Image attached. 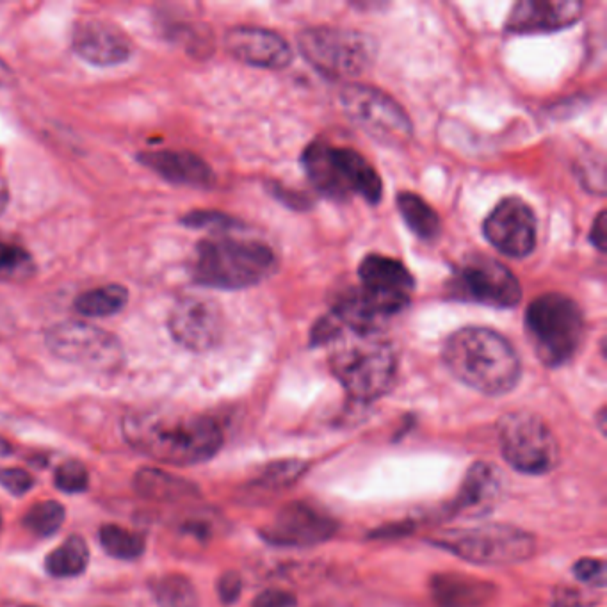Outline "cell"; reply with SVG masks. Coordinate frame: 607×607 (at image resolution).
I'll list each match as a JSON object with an SVG mask.
<instances>
[{"label": "cell", "instance_id": "1", "mask_svg": "<svg viewBox=\"0 0 607 607\" xmlns=\"http://www.w3.org/2000/svg\"><path fill=\"white\" fill-rule=\"evenodd\" d=\"M123 437L138 453L177 467L209 462L223 446L221 428L202 415L136 413L123 421Z\"/></svg>", "mask_w": 607, "mask_h": 607}, {"label": "cell", "instance_id": "2", "mask_svg": "<svg viewBox=\"0 0 607 607\" xmlns=\"http://www.w3.org/2000/svg\"><path fill=\"white\" fill-rule=\"evenodd\" d=\"M442 357L456 380L485 396H504L520 381L517 351L488 328L467 326L449 335Z\"/></svg>", "mask_w": 607, "mask_h": 607}, {"label": "cell", "instance_id": "3", "mask_svg": "<svg viewBox=\"0 0 607 607\" xmlns=\"http://www.w3.org/2000/svg\"><path fill=\"white\" fill-rule=\"evenodd\" d=\"M275 269V253L266 244L218 237L196 246L193 278L203 287L239 291L264 282Z\"/></svg>", "mask_w": 607, "mask_h": 607}, {"label": "cell", "instance_id": "4", "mask_svg": "<svg viewBox=\"0 0 607 607\" xmlns=\"http://www.w3.org/2000/svg\"><path fill=\"white\" fill-rule=\"evenodd\" d=\"M301 162L310 184L330 200L346 202L358 196L371 205L381 200L380 175L373 164L353 148L314 141L303 152Z\"/></svg>", "mask_w": 607, "mask_h": 607}, {"label": "cell", "instance_id": "5", "mask_svg": "<svg viewBox=\"0 0 607 607\" xmlns=\"http://www.w3.org/2000/svg\"><path fill=\"white\" fill-rule=\"evenodd\" d=\"M335 342L330 369L351 399L373 403L392 389L397 358L387 340L378 335H349Z\"/></svg>", "mask_w": 607, "mask_h": 607}, {"label": "cell", "instance_id": "6", "mask_svg": "<svg viewBox=\"0 0 607 607\" xmlns=\"http://www.w3.org/2000/svg\"><path fill=\"white\" fill-rule=\"evenodd\" d=\"M527 335L547 367H561L574 358L584 335V316L572 298L559 292L538 296L526 310Z\"/></svg>", "mask_w": 607, "mask_h": 607}, {"label": "cell", "instance_id": "7", "mask_svg": "<svg viewBox=\"0 0 607 607\" xmlns=\"http://www.w3.org/2000/svg\"><path fill=\"white\" fill-rule=\"evenodd\" d=\"M431 542L458 558L485 567L518 565L533 558L536 552L535 536L508 524L451 529Z\"/></svg>", "mask_w": 607, "mask_h": 607}, {"label": "cell", "instance_id": "8", "mask_svg": "<svg viewBox=\"0 0 607 607\" xmlns=\"http://www.w3.org/2000/svg\"><path fill=\"white\" fill-rule=\"evenodd\" d=\"M303 57L333 81H348L373 65L376 43L371 36L339 27H310L298 38Z\"/></svg>", "mask_w": 607, "mask_h": 607}, {"label": "cell", "instance_id": "9", "mask_svg": "<svg viewBox=\"0 0 607 607\" xmlns=\"http://www.w3.org/2000/svg\"><path fill=\"white\" fill-rule=\"evenodd\" d=\"M497 433L502 458L518 472L542 476L558 465V440L540 415L508 413L499 421Z\"/></svg>", "mask_w": 607, "mask_h": 607}, {"label": "cell", "instance_id": "10", "mask_svg": "<svg viewBox=\"0 0 607 607\" xmlns=\"http://www.w3.org/2000/svg\"><path fill=\"white\" fill-rule=\"evenodd\" d=\"M340 106L358 129L380 145L399 148L412 139L410 116L385 91L364 84H348L340 91Z\"/></svg>", "mask_w": 607, "mask_h": 607}, {"label": "cell", "instance_id": "11", "mask_svg": "<svg viewBox=\"0 0 607 607\" xmlns=\"http://www.w3.org/2000/svg\"><path fill=\"white\" fill-rule=\"evenodd\" d=\"M45 344L57 358L97 373H116L125 362L120 339L84 321L50 326L45 332Z\"/></svg>", "mask_w": 607, "mask_h": 607}, {"label": "cell", "instance_id": "12", "mask_svg": "<svg viewBox=\"0 0 607 607\" xmlns=\"http://www.w3.org/2000/svg\"><path fill=\"white\" fill-rule=\"evenodd\" d=\"M449 294L462 301H474L494 308L517 307L522 289L517 276L499 260L474 257L454 271Z\"/></svg>", "mask_w": 607, "mask_h": 607}, {"label": "cell", "instance_id": "13", "mask_svg": "<svg viewBox=\"0 0 607 607\" xmlns=\"http://www.w3.org/2000/svg\"><path fill=\"white\" fill-rule=\"evenodd\" d=\"M483 234L502 255L524 259L536 246L535 212L522 198H504L485 219Z\"/></svg>", "mask_w": 607, "mask_h": 607}, {"label": "cell", "instance_id": "14", "mask_svg": "<svg viewBox=\"0 0 607 607\" xmlns=\"http://www.w3.org/2000/svg\"><path fill=\"white\" fill-rule=\"evenodd\" d=\"M168 332L182 348L205 353L216 348L223 337V312L216 301L182 298L171 308Z\"/></svg>", "mask_w": 607, "mask_h": 607}, {"label": "cell", "instance_id": "15", "mask_svg": "<svg viewBox=\"0 0 607 607\" xmlns=\"http://www.w3.org/2000/svg\"><path fill=\"white\" fill-rule=\"evenodd\" d=\"M335 529V522L323 511L303 502H292L276 513L273 522L262 531V538L278 547L301 549L326 542Z\"/></svg>", "mask_w": 607, "mask_h": 607}, {"label": "cell", "instance_id": "16", "mask_svg": "<svg viewBox=\"0 0 607 607\" xmlns=\"http://www.w3.org/2000/svg\"><path fill=\"white\" fill-rule=\"evenodd\" d=\"M72 50L88 65L111 68L129 61L132 41L116 25L98 18H86L73 29Z\"/></svg>", "mask_w": 607, "mask_h": 607}, {"label": "cell", "instance_id": "17", "mask_svg": "<svg viewBox=\"0 0 607 607\" xmlns=\"http://www.w3.org/2000/svg\"><path fill=\"white\" fill-rule=\"evenodd\" d=\"M228 54L244 65L282 70L291 65L292 49L280 34L253 25H237L225 34Z\"/></svg>", "mask_w": 607, "mask_h": 607}, {"label": "cell", "instance_id": "18", "mask_svg": "<svg viewBox=\"0 0 607 607\" xmlns=\"http://www.w3.org/2000/svg\"><path fill=\"white\" fill-rule=\"evenodd\" d=\"M358 278L364 291L387 303L397 314L408 307L415 280L403 262L385 255H367L360 262Z\"/></svg>", "mask_w": 607, "mask_h": 607}, {"label": "cell", "instance_id": "19", "mask_svg": "<svg viewBox=\"0 0 607 607\" xmlns=\"http://www.w3.org/2000/svg\"><path fill=\"white\" fill-rule=\"evenodd\" d=\"M584 6L575 0H522L511 9L506 31L513 34H543L561 31L583 17Z\"/></svg>", "mask_w": 607, "mask_h": 607}, {"label": "cell", "instance_id": "20", "mask_svg": "<svg viewBox=\"0 0 607 607\" xmlns=\"http://www.w3.org/2000/svg\"><path fill=\"white\" fill-rule=\"evenodd\" d=\"M138 161L173 186L209 189L216 182V175L209 162L186 150L141 152L138 154Z\"/></svg>", "mask_w": 607, "mask_h": 607}, {"label": "cell", "instance_id": "21", "mask_svg": "<svg viewBox=\"0 0 607 607\" xmlns=\"http://www.w3.org/2000/svg\"><path fill=\"white\" fill-rule=\"evenodd\" d=\"M502 492L501 472L486 462H476L463 479L462 488L453 502L458 517H485L494 510Z\"/></svg>", "mask_w": 607, "mask_h": 607}, {"label": "cell", "instance_id": "22", "mask_svg": "<svg viewBox=\"0 0 607 607\" xmlns=\"http://www.w3.org/2000/svg\"><path fill=\"white\" fill-rule=\"evenodd\" d=\"M431 593L438 607H476L492 595V586L469 575H435Z\"/></svg>", "mask_w": 607, "mask_h": 607}, {"label": "cell", "instance_id": "23", "mask_svg": "<svg viewBox=\"0 0 607 607\" xmlns=\"http://www.w3.org/2000/svg\"><path fill=\"white\" fill-rule=\"evenodd\" d=\"M397 211L410 228L412 234L417 235L422 241H433L440 235V218L437 211L421 198L410 191H403L397 195Z\"/></svg>", "mask_w": 607, "mask_h": 607}, {"label": "cell", "instance_id": "24", "mask_svg": "<svg viewBox=\"0 0 607 607\" xmlns=\"http://www.w3.org/2000/svg\"><path fill=\"white\" fill-rule=\"evenodd\" d=\"M134 486L141 497L152 501H179L182 497L195 492L193 486L184 479L171 476L168 472L154 467L139 470L134 478Z\"/></svg>", "mask_w": 607, "mask_h": 607}, {"label": "cell", "instance_id": "25", "mask_svg": "<svg viewBox=\"0 0 607 607\" xmlns=\"http://www.w3.org/2000/svg\"><path fill=\"white\" fill-rule=\"evenodd\" d=\"M129 303V291L120 284H109L82 292L73 301L75 312L82 317H111L120 314Z\"/></svg>", "mask_w": 607, "mask_h": 607}, {"label": "cell", "instance_id": "26", "mask_svg": "<svg viewBox=\"0 0 607 607\" xmlns=\"http://www.w3.org/2000/svg\"><path fill=\"white\" fill-rule=\"evenodd\" d=\"M90 563V549L81 536H70L45 558V570L57 579L84 574Z\"/></svg>", "mask_w": 607, "mask_h": 607}, {"label": "cell", "instance_id": "27", "mask_svg": "<svg viewBox=\"0 0 607 607\" xmlns=\"http://www.w3.org/2000/svg\"><path fill=\"white\" fill-rule=\"evenodd\" d=\"M98 542L111 558L122 559V561L141 558L145 552L143 536L114 524L100 527Z\"/></svg>", "mask_w": 607, "mask_h": 607}, {"label": "cell", "instance_id": "28", "mask_svg": "<svg viewBox=\"0 0 607 607\" xmlns=\"http://www.w3.org/2000/svg\"><path fill=\"white\" fill-rule=\"evenodd\" d=\"M65 506L57 501H40L24 515L25 529L41 538L56 535L65 524Z\"/></svg>", "mask_w": 607, "mask_h": 607}, {"label": "cell", "instance_id": "29", "mask_svg": "<svg viewBox=\"0 0 607 607\" xmlns=\"http://www.w3.org/2000/svg\"><path fill=\"white\" fill-rule=\"evenodd\" d=\"M36 271L33 255L18 244L0 241V282H24Z\"/></svg>", "mask_w": 607, "mask_h": 607}, {"label": "cell", "instance_id": "30", "mask_svg": "<svg viewBox=\"0 0 607 607\" xmlns=\"http://www.w3.org/2000/svg\"><path fill=\"white\" fill-rule=\"evenodd\" d=\"M159 607H198L195 586L187 577L168 575L155 586Z\"/></svg>", "mask_w": 607, "mask_h": 607}, {"label": "cell", "instance_id": "31", "mask_svg": "<svg viewBox=\"0 0 607 607\" xmlns=\"http://www.w3.org/2000/svg\"><path fill=\"white\" fill-rule=\"evenodd\" d=\"M54 485L63 494H82L90 486V474L81 462H66L57 467Z\"/></svg>", "mask_w": 607, "mask_h": 607}, {"label": "cell", "instance_id": "32", "mask_svg": "<svg viewBox=\"0 0 607 607\" xmlns=\"http://www.w3.org/2000/svg\"><path fill=\"white\" fill-rule=\"evenodd\" d=\"M180 223L186 225V227L195 228V230L211 228V230H221V232L239 227L237 219L230 218L227 214L216 211L187 212L186 216H182V219H180Z\"/></svg>", "mask_w": 607, "mask_h": 607}, {"label": "cell", "instance_id": "33", "mask_svg": "<svg viewBox=\"0 0 607 607\" xmlns=\"http://www.w3.org/2000/svg\"><path fill=\"white\" fill-rule=\"evenodd\" d=\"M303 469H305V465L301 462L275 463L268 470H264L259 483L266 488H284V486L291 485L292 481H296Z\"/></svg>", "mask_w": 607, "mask_h": 607}, {"label": "cell", "instance_id": "34", "mask_svg": "<svg viewBox=\"0 0 607 607\" xmlns=\"http://www.w3.org/2000/svg\"><path fill=\"white\" fill-rule=\"evenodd\" d=\"M574 575L581 583L593 588H604L607 583L606 563L602 559H579L574 565Z\"/></svg>", "mask_w": 607, "mask_h": 607}, {"label": "cell", "instance_id": "35", "mask_svg": "<svg viewBox=\"0 0 607 607\" xmlns=\"http://www.w3.org/2000/svg\"><path fill=\"white\" fill-rule=\"evenodd\" d=\"M36 481L33 476L24 469L11 467V469H0V486L8 490L9 494L15 497L29 494L33 490Z\"/></svg>", "mask_w": 607, "mask_h": 607}, {"label": "cell", "instance_id": "36", "mask_svg": "<svg viewBox=\"0 0 607 607\" xmlns=\"http://www.w3.org/2000/svg\"><path fill=\"white\" fill-rule=\"evenodd\" d=\"M241 590H243L241 575L235 574V572H227V574L221 575L218 583V593L223 604L232 606L235 600L239 599Z\"/></svg>", "mask_w": 607, "mask_h": 607}, {"label": "cell", "instance_id": "37", "mask_svg": "<svg viewBox=\"0 0 607 607\" xmlns=\"http://www.w3.org/2000/svg\"><path fill=\"white\" fill-rule=\"evenodd\" d=\"M296 606V597L284 590H266L260 593L257 599L253 600L251 607H294Z\"/></svg>", "mask_w": 607, "mask_h": 607}, {"label": "cell", "instance_id": "38", "mask_svg": "<svg viewBox=\"0 0 607 607\" xmlns=\"http://www.w3.org/2000/svg\"><path fill=\"white\" fill-rule=\"evenodd\" d=\"M606 212H600L591 227L590 241L600 251L606 250Z\"/></svg>", "mask_w": 607, "mask_h": 607}, {"label": "cell", "instance_id": "39", "mask_svg": "<svg viewBox=\"0 0 607 607\" xmlns=\"http://www.w3.org/2000/svg\"><path fill=\"white\" fill-rule=\"evenodd\" d=\"M15 316L2 301H0V337H6L15 332Z\"/></svg>", "mask_w": 607, "mask_h": 607}, {"label": "cell", "instance_id": "40", "mask_svg": "<svg viewBox=\"0 0 607 607\" xmlns=\"http://www.w3.org/2000/svg\"><path fill=\"white\" fill-rule=\"evenodd\" d=\"M9 198L11 195H9L8 182L0 177V216L8 209Z\"/></svg>", "mask_w": 607, "mask_h": 607}, {"label": "cell", "instance_id": "41", "mask_svg": "<svg viewBox=\"0 0 607 607\" xmlns=\"http://www.w3.org/2000/svg\"><path fill=\"white\" fill-rule=\"evenodd\" d=\"M15 82V75L9 70V66L0 59V86H8Z\"/></svg>", "mask_w": 607, "mask_h": 607}, {"label": "cell", "instance_id": "42", "mask_svg": "<svg viewBox=\"0 0 607 607\" xmlns=\"http://www.w3.org/2000/svg\"><path fill=\"white\" fill-rule=\"evenodd\" d=\"M13 453V447L9 446L6 438L0 437V458H6L9 454Z\"/></svg>", "mask_w": 607, "mask_h": 607}, {"label": "cell", "instance_id": "43", "mask_svg": "<svg viewBox=\"0 0 607 607\" xmlns=\"http://www.w3.org/2000/svg\"><path fill=\"white\" fill-rule=\"evenodd\" d=\"M554 607H572L570 606V604H568V602H558V604H556V606Z\"/></svg>", "mask_w": 607, "mask_h": 607}, {"label": "cell", "instance_id": "44", "mask_svg": "<svg viewBox=\"0 0 607 607\" xmlns=\"http://www.w3.org/2000/svg\"><path fill=\"white\" fill-rule=\"evenodd\" d=\"M0 533H2V515H0Z\"/></svg>", "mask_w": 607, "mask_h": 607}, {"label": "cell", "instance_id": "45", "mask_svg": "<svg viewBox=\"0 0 607 607\" xmlns=\"http://www.w3.org/2000/svg\"><path fill=\"white\" fill-rule=\"evenodd\" d=\"M24 607H36V606H24Z\"/></svg>", "mask_w": 607, "mask_h": 607}]
</instances>
